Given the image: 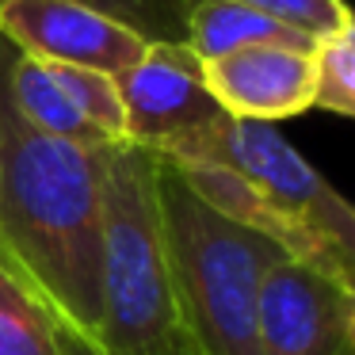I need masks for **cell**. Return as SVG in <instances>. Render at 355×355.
Returning a JSON list of instances; mask_svg holds the SVG:
<instances>
[{
  "label": "cell",
  "instance_id": "obj_1",
  "mask_svg": "<svg viewBox=\"0 0 355 355\" xmlns=\"http://www.w3.org/2000/svg\"><path fill=\"white\" fill-rule=\"evenodd\" d=\"M0 39V256L31 283L58 324L96 344L100 225L107 149L50 138L24 123L8 96Z\"/></svg>",
  "mask_w": 355,
  "mask_h": 355
},
{
  "label": "cell",
  "instance_id": "obj_2",
  "mask_svg": "<svg viewBox=\"0 0 355 355\" xmlns=\"http://www.w3.org/2000/svg\"><path fill=\"white\" fill-rule=\"evenodd\" d=\"M100 355H195L180 321L157 202V153L134 141L107 149L100 225Z\"/></svg>",
  "mask_w": 355,
  "mask_h": 355
},
{
  "label": "cell",
  "instance_id": "obj_3",
  "mask_svg": "<svg viewBox=\"0 0 355 355\" xmlns=\"http://www.w3.org/2000/svg\"><path fill=\"white\" fill-rule=\"evenodd\" d=\"M157 202L180 321L195 355H256L260 286L291 252L279 241L207 207L161 153Z\"/></svg>",
  "mask_w": 355,
  "mask_h": 355
},
{
  "label": "cell",
  "instance_id": "obj_4",
  "mask_svg": "<svg viewBox=\"0 0 355 355\" xmlns=\"http://www.w3.org/2000/svg\"><path fill=\"white\" fill-rule=\"evenodd\" d=\"M161 157H207L237 172L279 225V241L317 271L355 286V214L347 199L271 123L222 115Z\"/></svg>",
  "mask_w": 355,
  "mask_h": 355
},
{
  "label": "cell",
  "instance_id": "obj_5",
  "mask_svg": "<svg viewBox=\"0 0 355 355\" xmlns=\"http://www.w3.org/2000/svg\"><path fill=\"white\" fill-rule=\"evenodd\" d=\"M256 355H355V286L279 260L260 286Z\"/></svg>",
  "mask_w": 355,
  "mask_h": 355
},
{
  "label": "cell",
  "instance_id": "obj_6",
  "mask_svg": "<svg viewBox=\"0 0 355 355\" xmlns=\"http://www.w3.org/2000/svg\"><path fill=\"white\" fill-rule=\"evenodd\" d=\"M126 141L164 153L199 134L225 111L202 85V69L184 42H149L146 54L115 77Z\"/></svg>",
  "mask_w": 355,
  "mask_h": 355
},
{
  "label": "cell",
  "instance_id": "obj_7",
  "mask_svg": "<svg viewBox=\"0 0 355 355\" xmlns=\"http://www.w3.org/2000/svg\"><path fill=\"white\" fill-rule=\"evenodd\" d=\"M0 39L39 62L119 77L149 42L77 0H0Z\"/></svg>",
  "mask_w": 355,
  "mask_h": 355
},
{
  "label": "cell",
  "instance_id": "obj_8",
  "mask_svg": "<svg viewBox=\"0 0 355 355\" xmlns=\"http://www.w3.org/2000/svg\"><path fill=\"white\" fill-rule=\"evenodd\" d=\"M313 46H248L202 62V85L233 119L275 123L313 111Z\"/></svg>",
  "mask_w": 355,
  "mask_h": 355
},
{
  "label": "cell",
  "instance_id": "obj_9",
  "mask_svg": "<svg viewBox=\"0 0 355 355\" xmlns=\"http://www.w3.org/2000/svg\"><path fill=\"white\" fill-rule=\"evenodd\" d=\"M271 42H279V46H313L298 31L248 8L241 0H199L191 8V16H187L184 46L191 50V58L199 65L225 54H237V50H248V46H271Z\"/></svg>",
  "mask_w": 355,
  "mask_h": 355
},
{
  "label": "cell",
  "instance_id": "obj_10",
  "mask_svg": "<svg viewBox=\"0 0 355 355\" xmlns=\"http://www.w3.org/2000/svg\"><path fill=\"white\" fill-rule=\"evenodd\" d=\"M0 355H62L54 313L4 256H0Z\"/></svg>",
  "mask_w": 355,
  "mask_h": 355
},
{
  "label": "cell",
  "instance_id": "obj_11",
  "mask_svg": "<svg viewBox=\"0 0 355 355\" xmlns=\"http://www.w3.org/2000/svg\"><path fill=\"white\" fill-rule=\"evenodd\" d=\"M309 58H313V107L340 119L355 115V19L317 39Z\"/></svg>",
  "mask_w": 355,
  "mask_h": 355
},
{
  "label": "cell",
  "instance_id": "obj_12",
  "mask_svg": "<svg viewBox=\"0 0 355 355\" xmlns=\"http://www.w3.org/2000/svg\"><path fill=\"white\" fill-rule=\"evenodd\" d=\"M77 4L119 19L146 42H184L187 16L199 0H77Z\"/></svg>",
  "mask_w": 355,
  "mask_h": 355
},
{
  "label": "cell",
  "instance_id": "obj_13",
  "mask_svg": "<svg viewBox=\"0 0 355 355\" xmlns=\"http://www.w3.org/2000/svg\"><path fill=\"white\" fill-rule=\"evenodd\" d=\"M241 4L279 19L283 27L298 31L309 42H317L324 35L340 31L344 24H352V8H347L344 0H241Z\"/></svg>",
  "mask_w": 355,
  "mask_h": 355
},
{
  "label": "cell",
  "instance_id": "obj_14",
  "mask_svg": "<svg viewBox=\"0 0 355 355\" xmlns=\"http://www.w3.org/2000/svg\"><path fill=\"white\" fill-rule=\"evenodd\" d=\"M58 344H62V355H100L96 347H88L77 332L65 329V324H58Z\"/></svg>",
  "mask_w": 355,
  "mask_h": 355
}]
</instances>
